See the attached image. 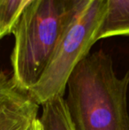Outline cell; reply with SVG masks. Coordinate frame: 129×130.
<instances>
[{
  "mask_svg": "<svg viewBox=\"0 0 129 130\" xmlns=\"http://www.w3.org/2000/svg\"><path fill=\"white\" fill-rule=\"evenodd\" d=\"M129 67L118 77L103 50L79 62L66 85L65 105L74 130H129Z\"/></svg>",
  "mask_w": 129,
  "mask_h": 130,
  "instance_id": "cell-1",
  "label": "cell"
},
{
  "mask_svg": "<svg viewBox=\"0 0 129 130\" xmlns=\"http://www.w3.org/2000/svg\"><path fill=\"white\" fill-rule=\"evenodd\" d=\"M89 0H33L11 28L12 78L28 93L39 80L58 43Z\"/></svg>",
  "mask_w": 129,
  "mask_h": 130,
  "instance_id": "cell-2",
  "label": "cell"
},
{
  "mask_svg": "<svg viewBox=\"0 0 129 130\" xmlns=\"http://www.w3.org/2000/svg\"><path fill=\"white\" fill-rule=\"evenodd\" d=\"M105 10V0H89L65 31L39 80L28 92L39 106L65 96L72 72L97 42Z\"/></svg>",
  "mask_w": 129,
  "mask_h": 130,
  "instance_id": "cell-3",
  "label": "cell"
},
{
  "mask_svg": "<svg viewBox=\"0 0 129 130\" xmlns=\"http://www.w3.org/2000/svg\"><path fill=\"white\" fill-rule=\"evenodd\" d=\"M39 107L15 85L12 74L0 73V128L38 114Z\"/></svg>",
  "mask_w": 129,
  "mask_h": 130,
  "instance_id": "cell-4",
  "label": "cell"
},
{
  "mask_svg": "<svg viewBox=\"0 0 129 130\" xmlns=\"http://www.w3.org/2000/svg\"><path fill=\"white\" fill-rule=\"evenodd\" d=\"M106 10L97 41L113 36H129V0H105Z\"/></svg>",
  "mask_w": 129,
  "mask_h": 130,
  "instance_id": "cell-5",
  "label": "cell"
},
{
  "mask_svg": "<svg viewBox=\"0 0 129 130\" xmlns=\"http://www.w3.org/2000/svg\"><path fill=\"white\" fill-rule=\"evenodd\" d=\"M43 130H74L69 117L65 96H59L42 105L39 117Z\"/></svg>",
  "mask_w": 129,
  "mask_h": 130,
  "instance_id": "cell-6",
  "label": "cell"
},
{
  "mask_svg": "<svg viewBox=\"0 0 129 130\" xmlns=\"http://www.w3.org/2000/svg\"><path fill=\"white\" fill-rule=\"evenodd\" d=\"M22 0H0V39L11 34V28L20 12Z\"/></svg>",
  "mask_w": 129,
  "mask_h": 130,
  "instance_id": "cell-7",
  "label": "cell"
},
{
  "mask_svg": "<svg viewBox=\"0 0 129 130\" xmlns=\"http://www.w3.org/2000/svg\"><path fill=\"white\" fill-rule=\"evenodd\" d=\"M37 118H38L37 115L31 116L29 118H27L19 122H16V123L11 124V125L1 127L0 130H33L34 122Z\"/></svg>",
  "mask_w": 129,
  "mask_h": 130,
  "instance_id": "cell-8",
  "label": "cell"
},
{
  "mask_svg": "<svg viewBox=\"0 0 129 130\" xmlns=\"http://www.w3.org/2000/svg\"><path fill=\"white\" fill-rule=\"evenodd\" d=\"M33 130H43V126H42V123L39 120V117L34 120V126H33Z\"/></svg>",
  "mask_w": 129,
  "mask_h": 130,
  "instance_id": "cell-9",
  "label": "cell"
},
{
  "mask_svg": "<svg viewBox=\"0 0 129 130\" xmlns=\"http://www.w3.org/2000/svg\"><path fill=\"white\" fill-rule=\"evenodd\" d=\"M31 1H33V0H22V3H21V8H20V12H19V14L21 12V11L23 10V9L25 8V7L27 6V5H28V4L30 3ZM19 16V15H18Z\"/></svg>",
  "mask_w": 129,
  "mask_h": 130,
  "instance_id": "cell-10",
  "label": "cell"
}]
</instances>
